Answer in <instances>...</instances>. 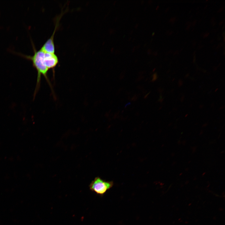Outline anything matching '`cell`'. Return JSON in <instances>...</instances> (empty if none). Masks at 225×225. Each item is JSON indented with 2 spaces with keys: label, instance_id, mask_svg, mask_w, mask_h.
<instances>
[{
  "label": "cell",
  "instance_id": "6da1fadb",
  "mask_svg": "<svg viewBox=\"0 0 225 225\" xmlns=\"http://www.w3.org/2000/svg\"><path fill=\"white\" fill-rule=\"evenodd\" d=\"M32 45L34 52V54L32 55H27L21 53H19V54L32 61L33 66L37 71V83L34 92V97H35L39 88L42 75L44 77L52 90V88L47 75L49 70L46 65L45 59V52L40 49L38 51L37 50L34 45L32 44Z\"/></svg>",
  "mask_w": 225,
  "mask_h": 225
},
{
  "label": "cell",
  "instance_id": "7a4b0ae2",
  "mask_svg": "<svg viewBox=\"0 0 225 225\" xmlns=\"http://www.w3.org/2000/svg\"><path fill=\"white\" fill-rule=\"evenodd\" d=\"M113 185V181H106L97 177L91 182L89 188L91 191L102 197Z\"/></svg>",
  "mask_w": 225,
  "mask_h": 225
},
{
  "label": "cell",
  "instance_id": "3957f363",
  "mask_svg": "<svg viewBox=\"0 0 225 225\" xmlns=\"http://www.w3.org/2000/svg\"><path fill=\"white\" fill-rule=\"evenodd\" d=\"M58 20L56 22L55 29L50 37L44 43L40 49L43 51L49 53H55V47L54 42V38L57 28L58 25Z\"/></svg>",
  "mask_w": 225,
  "mask_h": 225
},
{
  "label": "cell",
  "instance_id": "277c9868",
  "mask_svg": "<svg viewBox=\"0 0 225 225\" xmlns=\"http://www.w3.org/2000/svg\"><path fill=\"white\" fill-rule=\"evenodd\" d=\"M45 59L46 66L48 68L54 70L55 68L58 63V58L55 53L45 52Z\"/></svg>",
  "mask_w": 225,
  "mask_h": 225
}]
</instances>
